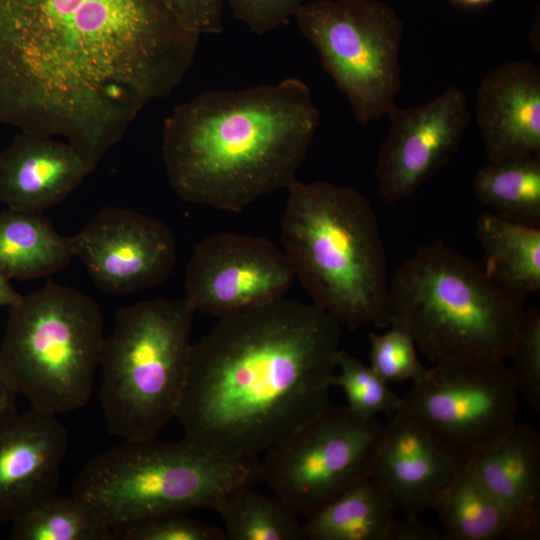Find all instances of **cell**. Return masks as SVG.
<instances>
[{"instance_id":"obj_1","label":"cell","mask_w":540,"mask_h":540,"mask_svg":"<svg viewBox=\"0 0 540 540\" xmlns=\"http://www.w3.org/2000/svg\"><path fill=\"white\" fill-rule=\"evenodd\" d=\"M199 37L167 0H0V124L62 138L92 173Z\"/></svg>"},{"instance_id":"obj_2","label":"cell","mask_w":540,"mask_h":540,"mask_svg":"<svg viewBox=\"0 0 540 540\" xmlns=\"http://www.w3.org/2000/svg\"><path fill=\"white\" fill-rule=\"evenodd\" d=\"M341 323L285 297L219 318L190 351L176 411L184 439L257 457L330 407Z\"/></svg>"},{"instance_id":"obj_3","label":"cell","mask_w":540,"mask_h":540,"mask_svg":"<svg viewBox=\"0 0 540 540\" xmlns=\"http://www.w3.org/2000/svg\"><path fill=\"white\" fill-rule=\"evenodd\" d=\"M320 119L297 78L203 92L164 120L169 183L186 202L240 212L297 179Z\"/></svg>"},{"instance_id":"obj_4","label":"cell","mask_w":540,"mask_h":540,"mask_svg":"<svg viewBox=\"0 0 540 540\" xmlns=\"http://www.w3.org/2000/svg\"><path fill=\"white\" fill-rule=\"evenodd\" d=\"M282 249L313 304L349 329L390 326L387 259L376 213L351 186L293 181Z\"/></svg>"},{"instance_id":"obj_5","label":"cell","mask_w":540,"mask_h":540,"mask_svg":"<svg viewBox=\"0 0 540 540\" xmlns=\"http://www.w3.org/2000/svg\"><path fill=\"white\" fill-rule=\"evenodd\" d=\"M389 294L390 325L406 331L430 361L511 357L524 301L442 241L406 258Z\"/></svg>"},{"instance_id":"obj_6","label":"cell","mask_w":540,"mask_h":540,"mask_svg":"<svg viewBox=\"0 0 540 540\" xmlns=\"http://www.w3.org/2000/svg\"><path fill=\"white\" fill-rule=\"evenodd\" d=\"M261 481L257 457L236 458L184 438L124 440L91 457L72 494L90 504L114 530L172 512L213 509L227 492Z\"/></svg>"},{"instance_id":"obj_7","label":"cell","mask_w":540,"mask_h":540,"mask_svg":"<svg viewBox=\"0 0 540 540\" xmlns=\"http://www.w3.org/2000/svg\"><path fill=\"white\" fill-rule=\"evenodd\" d=\"M195 312L185 298L166 297L117 311L99 362V400L110 434L123 440L153 438L175 418Z\"/></svg>"},{"instance_id":"obj_8","label":"cell","mask_w":540,"mask_h":540,"mask_svg":"<svg viewBox=\"0 0 540 540\" xmlns=\"http://www.w3.org/2000/svg\"><path fill=\"white\" fill-rule=\"evenodd\" d=\"M104 339L97 301L48 281L10 307L0 366L30 407L76 411L90 400Z\"/></svg>"},{"instance_id":"obj_9","label":"cell","mask_w":540,"mask_h":540,"mask_svg":"<svg viewBox=\"0 0 540 540\" xmlns=\"http://www.w3.org/2000/svg\"><path fill=\"white\" fill-rule=\"evenodd\" d=\"M295 19L355 119L386 116L401 90L404 25L394 8L378 0H311Z\"/></svg>"},{"instance_id":"obj_10","label":"cell","mask_w":540,"mask_h":540,"mask_svg":"<svg viewBox=\"0 0 540 540\" xmlns=\"http://www.w3.org/2000/svg\"><path fill=\"white\" fill-rule=\"evenodd\" d=\"M383 427L377 417L329 407L264 453L261 481L306 519L370 476Z\"/></svg>"},{"instance_id":"obj_11","label":"cell","mask_w":540,"mask_h":540,"mask_svg":"<svg viewBox=\"0 0 540 540\" xmlns=\"http://www.w3.org/2000/svg\"><path fill=\"white\" fill-rule=\"evenodd\" d=\"M403 399L417 418L456 452L467 456L516 423L519 404L504 361L444 359L433 362Z\"/></svg>"},{"instance_id":"obj_12","label":"cell","mask_w":540,"mask_h":540,"mask_svg":"<svg viewBox=\"0 0 540 540\" xmlns=\"http://www.w3.org/2000/svg\"><path fill=\"white\" fill-rule=\"evenodd\" d=\"M295 275L283 249L265 237L221 232L201 240L185 271V299L222 318L285 297Z\"/></svg>"},{"instance_id":"obj_13","label":"cell","mask_w":540,"mask_h":540,"mask_svg":"<svg viewBox=\"0 0 540 540\" xmlns=\"http://www.w3.org/2000/svg\"><path fill=\"white\" fill-rule=\"evenodd\" d=\"M68 240L96 286L114 295L158 286L177 262L171 229L128 208H102Z\"/></svg>"},{"instance_id":"obj_14","label":"cell","mask_w":540,"mask_h":540,"mask_svg":"<svg viewBox=\"0 0 540 540\" xmlns=\"http://www.w3.org/2000/svg\"><path fill=\"white\" fill-rule=\"evenodd\" d=\"M377 156L375 178L382 197L396 202L412 196L457 151L470 113L466 92L449 87L414 107L396 104Z\"/></svg>"},{"instance_id":"obj_15","label":"cell","mask_w":540,"mask_h":540,"mask_svg":"<svg viewBox=\"0 0 540 540\" xmlns=\"http://www.w3.org/2000/svg\"><path fill=\"white\" fill-rule=\"evenodd\" d=\"M466 458L426 425L400 409L390 416L378 442L372 477L397 511L420 515L459 473Z\"/></svg>"},{"instance_id":"obj_16","label":"cell","mask_w":540,"mask_h":540,"mask_svg":"<svg viewBox=\"0 0 540 540\" xmlns=\"http://www.w3.org/2000/svg\"><path fill=\"white\" fill-rule=\"evenodd\" d=\"M68 444L55 414L30 407L0 419V522L17 521L55 493Z\"/></svg>"},{"instance_id":"obj_17","label":"cell","mask_w":540,"mask_h":540,"mask_svg":"<svg viewBox=\"0 0 540 540\" xmlns=\"http://www.w3.org/2000/svg\"><path fill=\"white\" fill-rule=\"evenodd\" d=\"M476 121L488 161L540 156V70L510 60L481 79Z\"/></svg>"},{"instance_id":"obj_18","label":"cell","mask_w":540,"mask_h":540,"mask_svg":"<svg viewBox=\"0 0 540 540\" xmlns=\"http://www.w3.org/2000/svg\"><path fill=\"white\" fill-rule=\"evenodd\" d=\"M91 174L66 141L19 131L0 153V203L42 214L75 191Z\"/></svg>"},{"instance_id":"obj_19","label":"cell","mask_w":540,"mask_h":540,"mask_svg":"<svg viewBox=\"0 0 540 540\" xmlns=\"http://www.w3.org/2000/svg\"><path fill=\"white\" fill-rule=\"evenodd\" d=\"M465 466L522 527L527 540L540 536V435L513 424L474 449Z\"/></svg>"},{"instance_id":"obj_20","label":"cell","mask_w":540,"mask_h":540,"mask_svg":"<svg viewBox=\"0 0 540 540\" xmlns=\"http://www.w3.org/2000/svg\"><path fill=\"white\" fill-rule=\"evenodd\" d=\"M476 236L489 278L524 302L540 290V226L486 212L477 219Z\"/></svg>"},{"instance_id":"obj_21","label":"cell","mask_w":540,"mask_h":540,"mask_svg":"<svg viewBox=\"0 0 540 540\" xmlns=\"http://www.w3.org/2000/svg\"><path fill=\"white\" fill-rule=\"evenodd\" d=\"M396 511L384 489L367 476L306 518L302 539L392 540Z\"/></svg>"},{"instance_id":"obj_22","label":"cell","mask_w":540,"mask_h":540,"mask_svg":"<svg viewBox=\"0 0 540 540\" xmlns=\"http://www.w3.org/2000/svg\"><path fill=\"white\" fill-rule=\"evenodd\" d=\"M431 509L440 520L444 540H527L516 519L465 465Z\"/></svg>"},{"instance_id":"obj_23","label":"cell","mask_w":540,"mask_h":540,"mask_svg":"<svg viewBox=\"0 0 540 540\" xmlns=\"http://www.w3.org/2000/svg\"><path fill=\"white\" fill-rule=\"evenodd\" d=\"M73 257L68 237L44 215L9 208L0 212V273L7 278L49 277Z\"/></svg>"},{"instance_id":"obj_24","label":"cell","mask_w":540,"mask_h":540,"mask_svg":"<svg viewBox=\"0 0 540 540\" xmlns=\"http://www.w3.org/2000/svg\"><path fill=\"white\" fill-rule=\"evenodd\" d=\"M472 187L493 213L540 226V156L488 161L477 171Z\"/></svg>"},{"instance_id":"obj_25","label":"cell","mask_w":540,"mask_h":540,"mask_svg":"<svg viewBox=\"0 0 540 540\" xmlns=\"http://www.w3.org/2000/svg\"><path fill=\"white\" fill-rule=\"evenodd\" d=\"M254 486L224 494L213 509L223 519L228 540H301L302 523L278 495L255 491Z\"/></svg>"},{"instance_id":"obj_26","label":"cell","mask_w":540,"mask_h":540,"mask_svg":"<svg viewBox=\"0 0 540 540\" xmlns=\"http://www.w3.org/2000/svg\"><path fill=\"white\" fill-rule=\"evenodd\" d=\"M13 540H110L114 530L83 499L55 493L12 523Z\"/></svg>"},{"instance_id":"obj_27","label":"cell","mask_w":540,"mask_h":540,"mask_svg":"<svg viewBox=\"0 0 540 540\" xmlns=\"http://www.w3.org/2000/svg\"><path fill=\"white\" fill-rule=\"evenodd\" d=\"M339 372L332 379L345 393L348 408L354 413L373 418L380 413L393 415L403 407L402 397L395 394L389 384L370 366L340 349L337 355Z\"/></svg>"},{"instance_id":"obj_28","label":"cell","mask_w":540,"mask_h":540,"mask_svg":"<svg viewBox=\"0 0 540 540\" xmlns=\"http://www.w3.org/2000/svg\"><path fill=\"white\" fill-rule=\"evenodd\" d=\"M389 327L383 334L369 333V366L388 384L419 379L427 368L418 359L414 340L403 329Z\"/></svg>"},{"instance_id":"obj_29","label":"cell","mask_w":540,"mask_h":540,"mask_svg":"<svg viewBox=\"0 0 540 540\" xmlns=\"http://www.w3.org/2000/svg\"><path fill=\"white\" fill-rule=\"evenodd\" d=\"M517 391L535 412L540 411V310H525L518 338L510 357Z\"/></svg>"},{"instance_id":"obj_30","label":"cell","mask_w":540,"mask_h":540,"mask_svg":"<svg viewBox=\"0 0 540 540\" xmlns=\"http://www.w3.org/2000/svg\"><path fill=\"white\" fill-rule=\"evenodd\" d=\"M123 540H226L223 529L188 516V512L161 514L120 530Z\"/></svg>"},{"instance_id":"obj_31","label":"cell","mask_w":540,"mask_h":540,"mask_svg":"<svg viewBox=\"0 0 540 540\" xmlns=\"http://www.w3.org/2000/svg\"><path fill=\"white\" fill-rule=\"evenodd\" d=\"M308 0H226L233 16L257 35L288 25Z\"/></svg>"},{"instance_id":"obj_32","label":"cell","mask_w":540,"mask_h":540,"mask_svg":"<svg viewBox=\"0 0 540 540\" xmlns=\"http://www.w3.org/2000/svg\"><path fill=\"white\" fill-rule=\"evenodd\" d=\"M179 19L198 35L219 34L223 30L226 0H167Z\"/></svg>"},{"instance_id":"obj_33","label":"cell","mask_w":540,"mask_h":540,"mask_svg":"<svg viewBox=\"0 0 540 540\" xmlns=\"http://www.w3.org/2000/svg\"><path fill=\"white\" fill-rule=\"evenodd\" d=\"M392 540H444V533L419 520L418 515L406 514L396 521Z\"/></svg>"},{"instance_id":"obj_34","label":"cell","mask_w":540,"mask_h":540,"mask_svg":"<svg viewBox=\"0 0 540 540\" xmlns=\"http://www.w3.org/2000/svg\"><path fill=\"white\" fill-rule=\"evenodd\" d=\"M17 395L0 366V419L17 410Z\"/></svg>"},{"instance_id":"obj_35","label":"cell","mask_w":540,"mask_h":540,"mask_svg":"<svg viewBox=\"0 0 540 540\" xmlns=\"http://www.w3.org/2000/svg\"><path fill=\"white\" fill-rule=\"evenodd\" d=\"M22 295L10 283V279L0 273V307H11L16 304Z\"/></svg>"},{"instance_id":"obj_36","label":"cell","mask_w":540,"mask_h":540,"mask_svg":"<svg viewBox=\"0 0 540 540\" xmlns=\"http://www.w3.org/2000/svg\"><path fill=\"white\" fill-rule=\"evenodd\" d=\"M454 3L466 7H481L491 4L494 0H452Z\"/></svg>"},{"instance_id":"obj_37","label":"cell","mask_w":540,"mask_h":540,"mask_svg":"<svg viewBox=\"0 0 540 540\" xmlns=\"http://www.w3.org/2000/svg\"><path fill=\"white\" fill-rule=\"evenodd\" d=\"M0 153H1V150H0Z\"/></svg>"}]
</instances>
